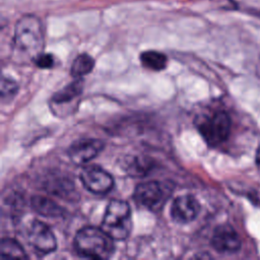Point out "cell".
Returning a JSON list of instances; mask_svg holds the SVG:
<instances>
[{"label": "cell", "mask_w": 260, "mask_h": 260, "mask_svg": "<svg viewBox=\"0 0 260 260\" xmlns=\"http://www.w3.org/2000/svg\"><path fill=\"white\" fill-rule=\"evenodd\" d=\"M45 41L41 20L31 14L23 15L15 25L13 55L17 62L26 63L43 53Z\"/></svg>", "instance_id": "cell-1"}, {"label": "cell", "mask_w": 260, "mask_h": 260, "mask_svg": "<svg viewBox=\"0 0 260 260\" xmlns=\"http://www.w3.org/2000/svg\"><path fill=\"white\" fill-rule=\"evenodd\" d=\"M73 246L78 255L90 259H108L115 251L113 239L102 229L84 226L80 229L73 240Z\"/></svg>", "instance_id": "cell-2"}, {"label": "cell", "mask_w": 260, "mask_h": 260, "mask_svg": "<svg viewBox=\"0 0 260 260\" xmlns=\"http://www.w3.org/2000/svg\"><path fill=\"white\" fill-rule=\"evenodd\" d=\"M101 228L116 241H122L129 237L132 231L131 209L129 204L120 199L111 200L108 204Z\"/></svg>", "instance_id": "cell-3"}, {"label": "cell", "mask_w": 260, "mask_h": 260, "mask_svg": "<svg viewBox=\"0 0 260 260\" xmlns=\"http://www.w3.org/2000/svg\"><path fill=\"white\" fill-rule=\"evenodd\" d=\"M232 120L222 110L213 112L210 116L203 117L197 124V129L204 141L209 146H217L224 142L231 133Z\"/></svg>", "instance_id": "cell-4"}, {"label": "cell", "mask_w": 260, "mask_h": 260, "mask_svg": "<svg viewBox=\"0 0 260 260\" xmlns=\"http://www.w3.org/2000/svg\"><path fill=\"white\" fill-rule=\"evenodd\" d=\"M171 194V187L159 181H146L138 184L133 192L135 203L150 211H158Z\"/></svg>", "instance_id": "cell-5"}, {"label": "cell", "mask_w": 260, "mask_h": 260, "mask_svg": "<svg viewBox=\"0 0 260 260\" xmlns=\"http://www.w3.org/2000/svg\"><path fill=\"white\" fill-rule=\"evenodd\" d=\"M83 187L96 195L109 193L114 187V179L110 173L99 166H86L79 174Z\"/></svg>", "instance_id": "cell-6"}, {"label": "cell", "mask_w": 260, "mask_h": 260, "mask_svg": "<svg viewBox=\"0 0 260 260\" xmlns=\"http://www.w3.org/2000/svg\"><path fill=\"white\" fill-rule=\"evenodd\" d=\"M27 239L30 246L40 255L52 253L57 248V241L51 229L38 219L30 223L27 230Z\"/></svg>", "instance_id": "cell-7"}, {"label": "cell", "mask_w": 260, "mask_h": 260, "mask_svg": "<svg viewBox=\"0 0 260 260\" xmlns=\"http://www.w3.org/2000/svg\"><path fill=\"white\" fill-rule=\"evenodd\" d=\"M210 243L215 251L223 254L236 253L242 246L239 234L228 223L219 224L214 229Z\"/></svg>", "instance_id": "cell-8"}, {"label": "cell", "mask_w": 260, "mask_h": 260, "mask_svg": "<svg viewBox=\"0 0 260 260\" xmlns=\"http://www.w3.org/2000/svg\"><path fill=\"white\" fill-rule=\"evenodd\" d=\"M104 142L100 139L80 138L69 146L67 154L71 161L81 165L94 158L104 149Z\"/></svg>", "instance_id": "cell-9"}, {"label": "cell", "mask_w": 260, "mask_h": 260, "mask_svg": "<svg viewBox=\"0 0 260 260\" xmlns=\"http://www.w3.org/2000/svg\"><path fill=\"white\" fill-rule=\"evenodd\" d=\"M200 212L198 200L190 194L177 197L171 206L170 214L174 221L178 223H188L193 221Z\"/></svg>", "instance_id": "cell-10"}, {"label": "cell", "mask_w": 260, "mask_h": 260, "mask_svg": "<svg viewBox=\"0 0 260 260\" xmlns=\"http://www.w3.org/2000/svg\"><path fill=\"white\" fill-rule=\"evenodd\" d=\"M32 209L45 217H60L64 215L65 210L53 200L45 196H32L30 199Z\"/></svg>", "instance_id": "cell-11"}, {"label": "cell", "mask_w": 260, "mask_h": 260, "mask_svg": "<svg viewBox=\"0 0 260 260\" xmlns=\"http://www.w3.org/2000/svg\"><path fill=\"white\" fill-rule=\"evenodd\" d=\"M83 89V81L80 78H76L74 81L68 83L64 88L56 92L52 96V102L56 105L67 104L76 99Z\"/></svg>", "instance_id": "cell-12"}, {"label": "cell", "mask_w": 260, "mask_h": 260, "mask_svg": "<svg viewBox=\"0 0 260 260\" xmlns=\"http://www.w3.org/2000/svg\"><path fill=\"white\" fill-rule=\"evenodd\" d=\"M140 62L143 67L152 71H161L167 67V56L158 51L149 50L141 53Z\"/></svg>", "instance_id": "cell-13"}, {"label": "cell", "mask_w": 260, "mask_h": 260, "mask_svg": "<svg viewBox=\"0 0 260 260\" xmlns=\"http://www.w3.org/2000/svg\"><path fill=\"white\" fill-rule=\"evenodd\" d=\"M94 67V60L88 54L78 55L72 62L70 73L74 78H81L90 73Z\"/></svg>", "instance_id": "cell-14"}, {"label": "cell", "mask_w": 260, "mask_h": 260, "mask_svg": "<svg viewBox=\"0 0 260 260\" xmlns=\"http://www.w3.org/2000/svg\"><path fill=\"white\" fill-rule=\"evenodd\" d=\"M0 252L1 257H15L19 259H26L28 256L26 255L24 249L21 245L11 238H3L0 244Z\"/></svg>", "instance_id": "cell-15"}, {"label": "cell", "mask_w": 260, "mask_h": 260, "mask_svg": "<svg viewBox=\"0 0 260 260\" xmlns=\"http://www.w3.org/2000/svg\"><path fill=\"white\" fill-rule=\"evenodd\" d=\"M18 90V85L17 83L10 79L3 77L1 81V100L2 102H8L11 100L17 92Z\"/></svg>", "instance_id": "cell-16"}, {"label": "cell", "mask_w": 260, "mask_h": 260, "mask_svg": "<svg viewBox=\"0 0 260 260\" xmlns=\"http://www.w3.org/2000/svg\"><path fill=\"white\" fill-rule=\"evenodd\" d=\"M34 63L42 69H48L52 68L55 63L54 56L52 54H47V53H42L40 54L34 61Z\"/></svg>", "instance_id": "cell-17"}, {"label": "cell", "mask_w": 260, "mask_h": 260, "mask_svg": "<svg viewBox=\"0 0 260 260\" xmlns=\"http://www.w3.org/2000/svg\"><path fill=\"white\" fill-rule=\"evenodd\" d=\"M216 3H219L223 8L226 9H234L235 8V3L233 0H213Z\"/></svg>", "instance_id": "cell-18"}, {"label": "cell", "mask_w": 260, "mask_h": 260, "mask_svg": "<svg viewBox=\"0 0 260 260\" xmlns=\"http://www.w3.org/2000/svg\"><path fill=\"white\" fill-rule=\"evenodd\" d=\"M255 160H256V164H257L258 166H260V147H258V149H257V151H256Z\"/></svg>", "instance_id": "cell-19"}]
</instances>
